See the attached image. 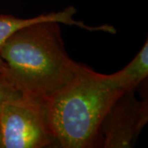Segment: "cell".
Here are the masks:
<instances>
[{
  "label": "cell",
  "mask_w": 148,
  "mask_h": 148,
  "mask_svg": "<svg viewBox=\"0 0 148 148\" xmlns=\"http://www.w3.org/2000/svg\"><path fill=\"white\" fill-rule=\"evenodd\" d=\"M0 56L7 65L6 82L22 95L43 101L72 82L83 67L69 56L57 21L20 29L3 44Z\"/></svg>",
  "instance_id": "6da1fadb"
},
{
  "label": "cell",
  "mask_w": 148,
  "mask_h": 148,
  "mask_svg": "<svg viewBox=\"0 0 148 148\" xmlns=\"http://www.w3.org/2000/svg\"><path fill=\"white\" fill-rule=\"evenodd\" d=\"M123 93L106 75L83 65L72 82L45 101L55 141L64 148L92 147L104 117Z\"/></svg>",
  "instance_id": "7a4b0ae2"
},
{
  "label": "cell",
  "mask_w": 148,
  "mask_h": 148,
  "mask_svg": "<svg viewBox=\"0 0 148 148\" xmlns=\"http://www.w3.org/2000/svg\"><path fill=\"white\" fill-rule=\"evenodd\" d=\"M0 129L5 148L46 147L55 141L45 101L22 95L3 104Z\"/></svg>",
  "instance_id": "3957f363"
},
{
  "label": "cell",
  "mask_w": 148,
  "mask_h": 148,
  "mask_svg": "<svg viewBox=\"0 0 148 148\" xmlns=\"http://www.w3.org/2000/svg\"><path fill=\"white\" fill-rule=\"evenodd\" d=\"M134 90L123 93L101 122L103 147L130 148L148 121L147 99L138 100Z\"/></svg>",
  "instance_id": "277c9868"
},
{
  "label": "cell",
  "mask_w": 148,
  "mask_h": 148,
  "mask_svg": "<svg viewBox=\"0 0 148 148\" xmlns=\"http://www.w3.org/2000/svg\"><path fill=\"white\" fill-rule=\"evenodd\" d=\"M77 9L73 6H69L64 10L57 12H49L41 14L32 18L22 19L12 15H0V49L5 40L12 34L20 29L30 25H33L42 21H57L69 26H76L89 32H103L110 34H115L116 30L110 25H102L99 27H90L84 24L82 21H76L74 16ZM7 75V65L0 56V78L5 79Z\"/></svg>",
  "instance_id": "5b68a950"
},
{
  "label": "cell",
  "mask_w": 148,
  "mask_h": 148,
  "mask_svg": "<svg viewBox=\"0 0 148 148\" xmlns=\"http://www.w3.org/2000/svg\"><path fill=\"white\" fill-rule=\"evenodd\" d=\"M148 76V41L126 67L115 73L106 75L113 86L123 91L135 89Z\"/></svg>",
  "instance_id": "8992f818"
},
{
  "label": "cell",
  "mask_w": 148,
  "mask_h": 148,
  "mask_svg": "<svg viewBox=\"0 0 148 148\" xmlns=\"http://www.w3.org/2000/svg\"><path fill=\"white\" fill-rule=\"evenodd\" d=\"M21 93L11 86L5 80L0 81V111L6 101L21 95Z\"/></svg>",
  "instance_id": "52a82bcc"
},
{
  "label": "cell",
  "mask_w": 148,
  "mask_h": 148,
  "mask_svg": "<svg viewBox=\"0 0 148 148\" xmlns=\"http://www.w3.org/2000/svg\"><path fill=\"white\" fill-rule=\"evenodd\" d=\"M3 133L0 129V148H3Z\"/></svg>",
  "instance_id": "ba28073f"
},
{
  "label": "cell",
  "mask_w": 148,
  "mask_h": 148,
  "mask_svg": "<svg viewBox=\"0 0 148 148\" xmlns=\"http://www.w3.org/2000/svg\"><path fill=\"white\" fill-rule=\"evenodd\" d=\"M1 80H2V78H0V81H1Z\"/></svg>",
  "instance_id": "9c48e42d"
}]
</instances>
